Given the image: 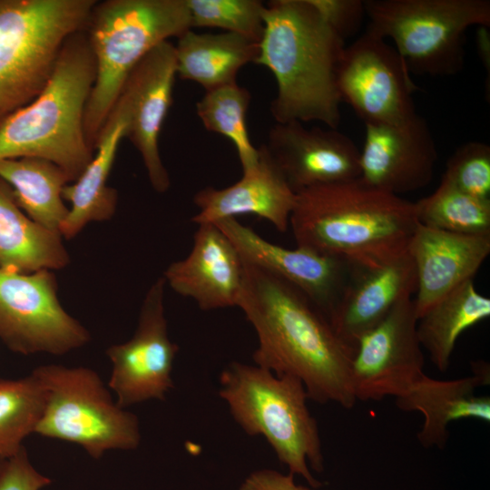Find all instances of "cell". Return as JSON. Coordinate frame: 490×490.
Wrapping results in <instances>:
<instances>
[{
    "label": "cell",
    "mask_w": 490,
    "mask_h": 490,
    "mask_svg": "<svg viewBox=\"0 0 490 490\" xmlns=\"http://www.w3.org/2000/svg\"><path fill=\"white\" fill-rule=\"evenodd\" d=\"M191 27L220 28L260 42L265 4L259 0H186Z\"/></svg>",
    "instance_id": "31"
},
{
    "label": "cell",
    "mask_w": 490,
    "mask_h": 490,
    "mask_svg": "<svg viewBox=\"0 0 490 490\" xmlns=\"http://www.w3.org/2000/svg\"><path fill=\"white\" fill-rule=\"evenodd\" d=\"M176 75L174 45L166 41L135 66L121 92L130 107L126 137L139 152L151 185L159 193L167 191L171 185L160 154L159 137L172 103Z\"/></svg>",
    "instance_id": "17"
},
{
    "label": "cell",
    "mask_w": 490,
    "mask_h": 490,
    "mask_svg": "<svg viewBox=\"0 0 490 490\" xmlns=\"http://www.w3.org/2000/svg\"><path fill=\"white\" fill-rule=\"evenodd\" d=\"M442 179L467 194L490 199V146L479 141L459 146L447 160Z\"/></svg>",
    "instance_id": "32"
},
{
    "label": "cell",
    "mask_w": 490,
    "mask_h": 490,
    "mask_svg": "<svg viewBox=\"0 0 490 490\" xmlns=\"http://www.w3.org/2000/svg\"><path fill=\"white\" fill-rule=\"evenodd\" d=\"M238 490H316L311 486L296 484L290 473L264 468L251 472L240 484Z\"/></svg>",
    "instance_id": "35"
},
{
    "label": "cell",
    "mask_w": 490,
    "mask_h": 490,
    "mask_svg": "<svg viewBox=\"0 0 490 490\" xmlns=\"http://www.w3.org/2000/svg\"><path fill=\"white\" fill-rule=\"evenodd\" d=\"M45 391L31 372L15 378H0V458L16 455L42 416Z\"/></svg>",
    "instance_id": "30"
},
{
    "label": "cell",
    "mask_w": 490,
    "mask_h": 490,
    "mask_svg": "<svg viewBox=\"0 0 490 490\" xmlns=\"http://www.w3.org/2000/svg\"><path fill=\"white\" fill-rule=\"evenodd\" d=\"M416 290V268L408 251L378 266L352 263L329 323L354 353L359 338L383 320L399 300L412 297Z\"/></svg>",
    "instance_id": "18"
},
{
    "label": "cell",
    "mask_w": 490,
    "mask_h": 490,
    "mask_svg": "<svg viewBox=\"0 0 490 490\" xmlns=\"http://www.w3.org/2000/svg\"><path fill=\"white\" fill-rule=\"evenodd\" d=\"M325 22L343 39L355 35L363 24L365 0H309Z\"/></svg>",
    "instance_id": "33"
},
{
    "label": "cell",
    "mask_w": 490,
    "mask_h": 490,
    "mask_svg": "<svg viewBox=\"0 0 490 490\" xmlns=\"http://www.w3.org/2000/svg\"><path fill=\"white\" fill-rule=\"evenodd\" d=\"M53 270H0V339L21 355L62 356L85 346L89 331L62 306Z\"/></svg>",
    "instance_id": "10"
},
{
    "label": "cell",
    "mask_w": 490,
    "mask_h": 490,
    "mask_svg": "<svg viewBox=\"0 0 490 490\" xmlns=\"http://www.w3.org/2000/svg\"><path fill=\"white\" fill-rule=\"evenodd\" d=\"M368 29L394 43L410 73L450 76L465 64V35L490 25L488 0H365Z\"/></svg>",
    "instance_id": "9"
},
{
    "label": "cell",
    "mask_w": 490,
    "mask_h": 490,
    "mask_svg": "<svg viewBox=\"0 0 490 490\" xmlns=\"http://www.w3.org/2000/svg\"><path fill=\"white\" fill-rule=\"evenodd\" d=\"M129 122V103L121 93L97 136L91 161L77 180L63 190V199L71 204L60 227L63 239L74 238L90 222L113 216L118 194L107 181Z\"/></svg>",
    "instance_id": "22"
},
{
    "label": "cell",
    "mask_w": 490,
    "mask_h": 490,
    "mask_svg": "<svg viewBox=\"0 0 490 490\" xmlns=\"http://www.w3.org/2000/svg\"><path fill=\"white\" fill-rule=\"evenodd\" d=\"M474 375L453 380H438L426 374L403 396L396 398L403 411H418L424 423L417 434L425 447L444 448L448 425L456 420L474 418L490 422V397L475 395V389L489 384V366L472 363Z\"/></svg>",
    "instance_id": "23"
},
{
    "label": "cell",
    "mask_w": 490,
    "mask_h": 490,
    "mask_svg": "<svg viewBox=\"0 0 490 490\" xmlns=\"http://www.w3.org/2000/svg\"><path fill=\"white\" fill-rule=\"evenodd\" d=\"M244 277L240 253L214 224H200L189 255L168 266L163 279L202 310L238 307Z\"/></svg>",
    "instance_id": "19"
},
{
    "label": "cell",
    "mask_w": 490,
    "mask_h": 490,
    "mask_svg": "<svg viewBox=\"0 0 490 490\" xmlns=\"http://www.w3.org/2000/svg\"><path fill=\"white\" fill-rule=\"evenodd\" d=\"M96 2L0 0V124L40 93Z\"/></svg>",
    "instance_id": "7"
},
{
    "label": "cell",
    "mask_w": 490,
    "mask_h": 490,
    "mask_svg": "<svg viewBox=\"0 0 490 490\" xmlns=\"http://www.w3.org/2000/svg\"><path fill=\"white\" fill-rule=\"evenodd\" d=\"M250 100V92L235 83L206 91L196 103V113L204 128L232 142L243 172L254 167L259 158L247 129Z\"/></svg>",
    "instance_id": "29"
},
{
    "label": "cell",
    "mask_w": 490,
    "mask_h": 490,
    "mask_svg": "<svg viewBox=\"0 0 490 490\" xmlns=\"http://www.w3.org/2000/svg\"><path fill=\"white\" fill-rule=\"evenodd\" d=\"M243 264L238 307L257 334L252 355L256 366L299 378L309 398L316 402L353 407L354 353L327 317L289 282L245 260Z\"/></svg>",
    "instance_id": "1"
},
{
    "label": "cell",
    "mask_w": 490,
    "mask_h": 490,
    "mask_svg": "<svg viewBox=\"0 0 490 490\" xmlns=\"http://www.w3.org/2000/svg\"><path fill=\"white\" fill-rule=\"evenodd\" d=\"M51 484L32 464L24 446L13 456L0 458V490H43Z\"/></svg>",
    "instance_id": "34"
},
{
    "label": "cell",
    "mask_w": 490,
    "mask_h": 490,
    "mask_svg": "<svg viewBox=\"0 0 490 490\" xmlns=\"http://www.w3.org/2000/svg\"><path fill=\"white\" fill-rule=\"evenodd\" d=\"M256 165L243 172L236 183L223 188L206 187L193 197L199 212L191 218L200 224L214 223L227 218L254 214L269 220L285 232L296 203L297 193L290 188L279 168L262 144Z\"/></svg>",
    "instance_id": "21"
},
{
    "label": "cell",
    "mask_w": 490,
    "mask_h": 490,
    "mask_svg": "<svg viewBox=\"0 0 490 490\" xmlns=\"http://www.w3.org/2000/svg\"><path fill=\"white\" fill-rule=\"evenodd\" d=\"M264 145L295 193L360 176V150L338 129L276 122Z\"/></svg>",
    "instance_id": "16"
},
{
    "label": "cell",
    "mask_w": 490,
    "mask_h": 490,
    "mask_svg": "<svg viewBox=\"0 0 490 490\" xmlns=\"http://www.w3.org/2000/svg\"><path fill=\"white\" fill-rule=\"evenodd\" d=\"M32 373L45 391L34 434L77 445L96 460L111 450L139 446L138 417L117 404L96 371L49 364Z\"/></svg>",
    "instance_id": "8"
},
{
    "label": "cell",
    "mask_w": 490,
    "mask_h": 490,
    "mask_svg": "<svg viewBox=\"0 0 490 490\" xmlns=\"http://www.w3.org/2000/svg\"><path fill=\"white\" fill-rule=\"evenodd\" d=\"M417 89L396 48L371 30L345 47L338 71L339 97L365 124H393L413 117Z\"/></svg>",
    "instance_id": "11"
},
{
    "label": "cell",
    "mask_w": 490,
    "mask_h": 490,
    "mask_svg": "<svg viewBox=\"0 0 490 490\" xmlns=\"http://www.w3.org/2000/svg\"><path fill=\"white\" fill-rule=\"evenodd\" d=\"M174 50L177 75L209 91L237 83L239 71L255 63L260 42L229 32L198 34L190 29L178 37Z\"/></svg>",
    "instance_id": "24"
},
{
    "label": "cell",
    "mask_w": 490,
    "mask_h": 490,
    "mask_svg": "<svg viewBox=\"0 0 490 490\" xmlns=\"http://www.w3.org/2000/svg\"><path fill=\"white\" fill-rule=\"evenodd\" d=\"M359 179L399 195L425 188L432 180L438 153L431 129L417 113L393 124H365Z\"/></svg>",
    "instance_id": "15"
},
{
    "label": "cell",
    "mask_w": 490,
    "mask_h": 490,
    "mask_svg": "<svg viewBox=\"0 0 490 490\" xmlns=\"http://www.w3.org/2000/svg\"><path fill=\"white\" fill-rule=\"evenodd\" d=\"M489 316L490 299L479 293L470 279L436 301L417 319L420 345L429 353L434 366L446 372L460 335Z\"/></svg>",
    "instance_id": "27"
},
{
    "label": "cell",
    "mask_w": 490,
    "mask_h": 490,
    "mask_svg": "<svg viewBox=\"0 0 490 490\" xmlns=\"http://www.w3.org/2000/svg\"><path fill=\"white\" fill-rule=\"evenodd\" d=\"M417 225L413 201L359 178L298 192L289 219L298 247L364 266L406 253Z\"/></svg>",
    "instance_id": "3"
},
{
    "label": "cell",
    "mask_w": 490,
    "mask_h": 490,
    "mask_svg": "<svg viewBox=\"0 0 490 490\" xmlns=\"http://www.w3.org/2000/svg\"><path fill=\"white\" fill-rule=\"evenodd\" d=\"M416 323L413 299L405 297L359 338L351 363L357 401L399 397L425 375Z\"/></svg>",
    "instance_id": "13"
},
{
    "label": "cell",
    "mask_w": 490,
    "mask_h": 490,
    "mask_svg": "<svg viewBox=\"0 0 490 490\" xmlns=\"http://www.w3.org/2000/svg\"><path fill=\"white\" fill-rule=\"evenodd\" d=\"M95 79L84 30L64 43L40 93L0 124V160L35 157L59 166L70 183L93 155L83 127Z\"/></svg>",
    "instance_id": "4"
},
{
    "label": "cell",
    "mask_w": 490,
    "mask_h": 490,
    "mask_svg": "<svg viewBox=\"0 0 490 490\" xmlns=\"http://www.w3.org/2000/svg\"><path fill=\"white\" fill-rule=\"evenodd\" d=\"M212 224L230 240L243 260L299 289L329 319L348 282L351 262L302 247L290 250L271 243L236 218Z\"/></svg>",
    "instance_id": "14"
},
{
    "label": "cell",
    "mask_w": 490,
    "mask_h": 490,
    "mask_svg": "<svg viewBox=\"0 0 490 490\" xmlns=\"http://www.w3.org/2000/svg\"><path fill=\"white\" fill-rule=\"evenodd\" d=\"M0 178L11 187L18 206L32 220L60 233L69 212L63 190L70 181L59 166L35 157L2 159Z\"/></svg>",
    "instance_id": "26"
},
{
    "label": "cell",
    "mask_w": 490,
    "mask_h": 490,
    "mask_svg": "<svg viewBox=\"0 0 490 490\" xmlns=\"http://www.w3.org/2000/svg\"><path fill=\"white\" fill-rule=\"evenodd\" d=\"M165 285L163 278L153 282L142 301L133 336L106 350L112 364L107 386L122 408L164 400L173 387L172 372L179 347L168 336Z\"/></svg>",
    "instance_id": "12"
},
{
    "label": "cell",
    "mask_w": 490,
    "mask_h": 490,
    "mask_svg": "<svg viewBox=\"0 0 490 490\" xmlns=\"http://www.w3.org/2000/svg\"><path fill=\"white\" fill-rule=\"evenodd\" d=\"M69 262L61 234L32 220L0 178V270L31 273L61 270Z\"/></svg>",
    "instance_id": "25"
},
{
    "label": "cell",
    "mask_w": 490,
    "mask_h": 490,
    "mask_svg": "<svg viewBox=\"0 0 490 490\" xmlns=\"http://www.w3.org/2000/svg\"><path fill=\"white\" fill-rule=\"evenodd\" d=\"M219 394L238 425L250 436H262L289 473L309 486L321 483L312 475L324 470L317 421L308 407L302 382L277 376L259 366L230 363L220 375Z\"/></svg>",
    "instance_id": "6"
},
{
    "label": "cell",
    "mask_w": 490,
    "mask_h": 490,
    "mask_svg": "<svg viewBox=\"0 0 490 490\" xmlns=\"http://www.w3.org/2000/svg\"><path fill=\"white\" fill-rule=\"evenodd\" d=\"M263 20L254 64L267 67L275 77L277 94L270 113L276 122L317 121L338 129V71L345 40L309 0L269 1Z\"/></svg>",
    "instance_id": "2"
},
{
    "label": "cell",
    "mask_w": 490,
    "mask_h": 490,
    "mask_svg": "<svg viewBox=\"0 0 490 490\" xmlns=\"http://www.w3.org/2000/svg\"><path fill=\"white\" fill-rule=\"evenodd\" d=\"M414 204L421 225L458 234L490 236V199L467 194L442 178L430 195Z\"/></svg>",
    "instance_id": "28"
},
{
    "label": "cell",
    "mask_w": 490,
    "mask_h": 490,
    "mask_svg": "<svg viewBox=\"0 0 490 490\" xmlns=\"http://www.w3.org/2000/svg\"><path fill=\"white\" fill-rule=\"evenodd\" d=\"M416 273L418 319L431 306L474 275L490 253V236L466 235L418 223L408 244Z\"/></svg>",
    "instance_id": "20"
},
{
    "label": "cell",
    "mask_w": 490,
    "mask_h": 490,
    "mask_svg": "<svg viewBox=\"0 0 490 490\" xmlns=\"http://www.w3.org/2000/svg\"><path fill=\"white\" fill-rule=\"evenodd\" d=\"M191 29L186 0L96 2L85 34L95 64V79L83 120L94 151L97 136L129 75L160 44Z\"/></svg>",
    "instance_id": "5"
}]
</instances>
